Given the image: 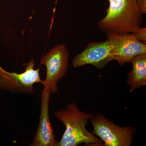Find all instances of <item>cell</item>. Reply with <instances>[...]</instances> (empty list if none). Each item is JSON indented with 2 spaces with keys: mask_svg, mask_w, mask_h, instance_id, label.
<instances>
[{
  "mask_svg": "<svg viewBox=\"0 0 146 146\" xmlns=\"http://www.w3.org/2000/svg\"><path fill=\"white\" fill-rule=\"evenodd\" d=\"M58 119L65 125V130L57 146H104L103 142L87 130L86 126L94 114L80 111L75 103H68L65 109L54 112Z\"/></svg>",
  "mask_w": 146,
  "mask_h": 146,
  "instance_id": "1",
  "label": "cell"
},
{
  "mask_svg": "<svg viewBox=\"0 0 146 146\" xmlns=\"http://www.w3.org/2000/svg\"><path fill=\"white\" fill-rule=\"evenodd\" d=\"M106 15L98 24V27L106 34L132 33L141 27L143 13L137 0H108Z\"/></svg>",
  "mask_w": 146,
  "mask_h": 146,
  "instance_id": "2",
  "label": "cell"
},
{
  "mask_svg": "<svg viewBox=\"0 0 146 146\" xmlns=\"http://www.w3.org/2000/svg\"><path fill=\"white\" fill-rule=\"evenodd\" d=\"M33 58L27 63L23 72H9L0 66V88L12 94L33 95L34 85L42 83L39 75L40 67L35 70Z\"/></svg>",
  "mask_w": 146,
  "mask_h": 146,
  "instance_id": "3",
  "label": "cell"
},
{
  "mask_svg": "<svg viewBox=\"0 0 146 146\" xmlns=\"http://www.w3.org/2000/svg\"><path fill=\"white\" fill-rule=\"evenodd\" d=\"M93 133L98 136L105 146H130L136 131L131 126L121 127L101 114L94 115L90 119Z\"/></svg>",
  "mask_w": 146,
  "mask_h": 146,
  "instance_id": "4",
  "label": "cell"
},
{
  "mask_svg": "<svg viewBox=\"0 0 146 146\" xmlns=\"http://www.w3.org/2000/svg\"><path fill=\"white\" fill-rule=\"evenodd\" d=\"M69 58L68 48L63 44L56 45L42 58L41 64L46 67V75L42 84L51 94L58 92V82L66 74Z\"/></svg>",
  "mask_w": 146,
  "mask_h": 146,
  "instance_id": "5",
  "label": "cell"
},
{
  "mask_svg": "<svg viewBox=\"0 0 146 146\" xmlns=\"http://www.w3.org/2000/svg\"><path fill=\"white\" fill-rule=\"evenodd\" d=\"M112 46V59L123 66L142 54L146 53V44L139 41L132 33L106 34Z\"/></svg>",
  "mask_w": 146,
  "mask_h": 146,
  "instance_id": "6",
  "label": "cell"
},
{
  "mask_svg": "<svg viewBox=\"0 0 146 146\" xmlns=\"http://www.w3.org/2000/svg\"><path fill=\"white\" fill-rule=\"evenodd\" d=\"M112 60V46L107 39L104 42L88 43L83 51L75 57L72 64L74 68L90 64L101 69Z\"/></svg>",
  "mask_w": 146,
  "mask_h": 146,
  "instance_id": "7",
  "label": "cell"
},
{
  "mask_svg": "<svg viewBox=\"0 0 146 146\" xmlns=\"http://www.w3.org/2000/svg\"><path fill=\"white\" fill-rule=\"evenodd\" d=\"M51 93L43 89L41 96L39 125L31 146H57L54 130L50 121L49 107Z\"/></svg>",
  "mask_w": 146,
  "mask_h": 146,
  "instance_id": "8",
  "label": "cell"
},
{
  "mask_svg": "<svg viewBox=\"0 0 146 146\" xmlns=\"http://www.w3.org/2000/svg\"><path fill=\"white\" fill-rule=\"evenodd\" d=\"M132 69L129 73L127 82L132 92L146 84V53L133 58L130 61Z\"/></svg>",
  "mask_w": 146,
  "mask_h": 146,
  "instance_id": "9",
  "label": "cell"
},
{
  "mask_svg": "<svg viewBox=\"0 0 146 146\" xmlns=\"http://www.w3.org/2000/svg\"><path fill=\"white\" fill-rule=\"evenodd\" d=\"M132 34L139 41L146 44V28L139 27L135 30Z\"/></svg>",
  "mask_w": 146,
  "mask_h": 146,
  "instance_id": "10",
  "label": "cell"
},
{
  "mask_svg": "<svg viewBox=\"0 0 146 146\" xmlns=\"http://www.w3.org/2000/svg\"><path fill=\"white\" fill-rule=\"evenodd\" d=\"M137 2L142 13L146 14V0H137Z\"/></svg>",
  "mask_w": 146,
  "mask_h": 146,
  "instance_id": "11",
  "label": "cell"
}]
</instances>
